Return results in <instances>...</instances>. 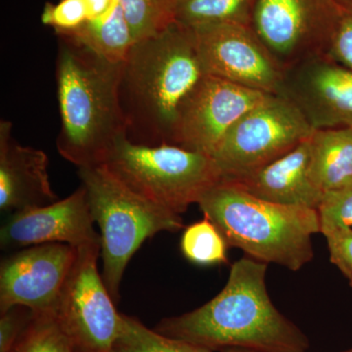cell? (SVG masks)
<instances>
[{"instance_id": "cell-1", "label": "cell", "mask_w": 352, "mask_h": 352, "mask_svg": "<svg viewBox=\"0 0 352 352\" xmlns=\"http://www.w3.org/2000/svg\"><path fill=\"white\" fill-rule=\"evenodd\" d=\"M267 266L249 256L235 261L219 295L193 311L163 319L155 330L214 352H307V335L268 295Z\"/></svg>"}, {"instance_id": "cell-2", "label": "cell", "mask_w": 352, "mask_h": 352, "mask_svg": "<svg viewBox=\"0 0 352 352\" xmlns=\"http://www.w3.org/2000/svg\"><path fill=\"white\" fill-rule=\"evenodd\" d=\"M205 76L191 32L177 22L132 44L120 82L127 138L171 145L180 111Z\"/></svg>"}, {"instance_id": "cell-3", "label": "cell", "mask_w": 352, "mask_h": 352, "mask_svg": "<svg viewBox=\"0 0 352 352\" xmlns=\"http://www.w3.org/2000/svg\"><path fill=\"white\" fill-rule=\"evenodd\" d=\"M58 36L59 154L78 168L103 166L127 124L120 98L122 63H113L68 36Z\"/></svg>"}, {"instance_id": "cell-4", "label": "cell", "mask_w": 352, "mask_h": 352, "mask_svg": "<svg viewBox=\"0 0 352 352\" xmlns=\"http://www.w3.org/2000/svg\"><path fill=\"white\" fill-rule=\"evenodd\" d=\"M198 205L229 247L249 258L292 271L302 270L314 258L312 237L321 233L315 208L261 200L224 179L210 187Z\"/></svg>"}, {"instance_id": "cell-5", "label": "cell", "mask_w": 352, "mask_h": 352, "mask_svg": "<svg viewBox=\"0 0 352 352\" xmlns=\"http://www.w3.org/2000/svg\"><path fill=\"white\" fill-rule=\"evenodd\" d=\"M78 175L100 229L102 276L118 302L124 271L134 254L156 234L182 229V217L132 191L105 166L78 168Z\"/></svg>"}, {"instance_id": "cell-6", "label": "cell", "mask_w": 352, "mask_h": 352, "mask_svg": "<svg viewBox=\"0 0 352 352\" xmlns=\"http://www.w3.org/2000/svg\"><path fill=\"white\" fill-rule=\"evenodd\" d=\"M136 194L175 214L192 204L222 179L212 157L179 146H147L120 139L103 164Z\"/></svg>"}, {"instance_id": "cell-7", "label": "cell", "mask_w": 352, "mask_h": 352, "mask_svg": "<svg viewBox=\"0 0 352 352\" xmlns=\"http://www.w3.org/2000/svg\"><path fill=\"white\" fill-rule=\"evenodd\" d=\"M314 131L295 104L267 94L227 132L212 159L222 179H239L287 154Z\"/></svg>"}, {"instance_id": "cell-8", "label": "cell", "mask_w": 352, "mask_h": 352, "mask_svg": "<svg viewBox=\"0 0 352 352\" xmlns=\"http://www.w3.org/2000/svg\"><path fill=\"white\" fill-rule=\"evenodd\" d=\"M101 245L78 250L52 314L76 352H113L122 330L118 312L98 271Z\"/></svg>"}, {"instance_id": "cell-9", "label": "cell", "mask_w": 352, "mask_h": 352, "mask_svg": "<svg viewBox=\"0 0 352 352\" xmlns=\"http://www.w3.org/2000/svg\"><path fill=\"white\" fill-rule=\"evenodd\" d=\"M340 11L336 0H256L252 27L285 71L329 56Z\"/></svg>"}, {"instance_id": "cell-10", "label": "cell", "mask_w": 352, "mask_h": 352, "mask_svg": "<svg viewBox=\"0 0 352 352\" xmlns=\"http://www.w3.org/2000/svg\"><path fill=\"white\" fill-rule=\"evenodd\" d=\"M188 29L206 75L263 94H281L284 69L252 25L220 24Z\"/></svg>"}, {"instance_id": "cell-11", "label": "cell", "mask_w": 352, "mask_h": 352, "mask_svg": "<svg viewBox=\"0 0 352 352\" xmlns=\"http://www.w3.org/2000/svg\"><path fill=\"white\" fill-rule=\"evenodd\" d=\"M266 95L204 76L180 111L171 145L212 157L227 132Z\"/></svg>"}, {"instance_id": "cell-12", "label": "cell", "mask_w": 352, "mask_h": 352, "mask_svg": "<svg viewBox=\"0 0 352 352\" xmlns=\"http://www.w3.org/2000/svg\"><path fill=\"white\" fill-rule=\"evenodd\" d=\"M78 254L72 245L52 243L25 248L0 266V312L13 307L52 314Z\"/></svg>"}, {"instance_id": "cell-13", "label": "cell", "mask_w": 352, "mask_h": 352, "mask_svg": "<svg viewBox=\"0 0 352 352\" xmlns=\"http://www.w3.org/2000/svg\"><path fill=\"white\" fill-rule=\"evenodd\" d=\"M280 95L314 131L352 126V72L328 55L285 69Z\"/></svg>"}, {"instance_id": "cell-14", "label": "cell", "mask_w": 352, "mask_h": 352, "mask_svg": "<svg viewBox=\"0 0 352 352\" xmlns=\"http://www.w3.org/2000/svg\"><path fill=\"white\" fill-rule=\"evenodd\" d=\"M94 224L87 189L80 184L63 200L11 214L0 230V244L6 250L52 243L76 250L101 245Z\"/></svg>"}, {"instance_id": "cell-15", "label": "cell", "mask_w": 352, "mask_h": 352, "mask_svg": "<svg viewBox=\"0 0 352 352\" xmlns=\"http://www.w3.org/2000/svg\"><path fill=\"white\" fill-rule=\"evenodd\" d=\"M48 157L43 150L19 144L13 124L0 122V210L19 212L58 201L48 175Z\"/></svg>"}, {"instance_id": "cell-16", "label": "cell", "mask_w": 352, "mask_h": 352, "mask_svg": "<svg viewBox=\"0 0 352 352\" xmlns=\"http://www.w3.org/2000/svg\"><path fill=\"white\" fill-rule=\"evenodd\" d=\"M310 138L254 173L226 182L261 200L317 210L323 195L315 186L310 175Z\"/></svg>"}, {"instance_id": "cell-17", "label": "cell", "mask_w": 352, "mask_h": 352, "mask_svg": "<svg viewBox=\"0 0 352 352\" xmlns=\"http://www.w3.org/2000/svg\"><path fill=\"white\" fill-rule=\"evenodd\" d=\"M311 175L322 195L352 183V126L314 131Z\"/></svg>"}, {"instance_id": "cell-18", "label": "cell", "mask_w": 352, "mask_h": 352, "mask_svg": "<svg viewBox=\"0 0 352 352\" xmlns=\"http://www.w3.org/2000/svg\"><path fill=\"white\" fill-rule=\"evenodd\" d=\"M256 0H176L175 22L186 28L220 24L252 25Z\"/></svg>"}, {"instance_id": "cell-19", "label": "cell", "mask_w": 352, "mask_h": 352, "mask_svg": "<svg viewBox=\"0 0 352 352\" xmlns=\"http://www.w3.org/2000/svg\"><path fill=\"white\" fill-rule=\"evenodd\" d=\"M113 352H214L186 340L173 339L122 314V330Z\"/></svg>"}, {"instance_id": "cell-20", "label": "cell", "mask_w": 352, "mask_h": 352, "mask_svg": "<svg viewBox=\"0 0 352 352\" xmlns=\"http://www.w3.org/2000/svg\"><path fill=\"white\" fill-rule=\"evenodd\" d=\"M229 245L212 220L204 217L201 221L187 226L180 240V249L190 263L214 266L228 261Z\"/></svg>"}, {"instance_id": "cell-21", "label": "cell", "mask_w": 352, "mask_h": 352, "mask_svg": "<svg viewBox=\"0 0 352 352\" xmlns=\"http://www.w3.org/2000/svg\"><path fill=\"white\" fill-rule=\"evenodd\" d=\"M134 43L159 34L175 22L176 0H120Z\"/></svg>"}, {"instance_id": "cell-22", "label": "cell", "mask_w": 352, "mask_h": 352, "mask_svg": "<svg viewBox=\"0 0 352 352\" xmlns=\"http://www.w3.org/2000/svg\"><path fill=\"white\" fill-rule=\"evenodd\" d=\"M10 352H76L52 314H34Z\"/></svg>"}, {"instance_id": "cell-23", "label": "cell", "mask_w": 352, "mask_h": 352, "mask_svg": "<svg viewBox=\"0 0 352 352\" xmlns=\"http://www.w3.org/2000/svg\"><path fill=\"white\" fill-rule=\"evenodd\" d=\"M317 212L323 235L339 229L352 228V183L324 194Z\"/></svg>"}, {"instance_id": "cell-24", "label": "cell", "mask_w": 352, "mask_h": 352, "mask_svg": "<svg viewBox=\"0 0 352 352\" xmlns=\"http://www.w3.org/2000/svg\"><path fill=\"white\" fill-rule=\"evenodd\" d=\"M85 0H60L59 3H46L41 21L50 25L57 36H67L78 30L87 21Z\"/></svg>"}, {"instance_id": "cell-25", "label": "cell", "mask_w": 352, "mask_h": 352, "mask_svg": "<svg viewBox=\"0 0 352 352\" xmlns=\"http://www.w3.org/2000/svg\"><path fill=\"white\" fill-rule=\"evenodd\" d=\"M340 8L329 56L352 72V7L340 6Z\"/></svg>"}, {"instance_id": "cell-26", "label": "cell", "mask_w": 352, "mask_h": 352, "mask_svg": "<svg viewBox=\"0 0 352 352\" xmlns=\"http://www.w3.org/2000/svg\"><path fill=\"white\" fill-rule=\"evenodd\" d=\"M34 312L25 307H13L1 312L0 352H10L31 322Z\"/></svg>"}, {"instance_id": "cell-27", "label": "cell", "mask_w": 352, "mask_h": 352, "mask_svg": "<svg viewBox=\"0 0 352 352\" xmlns=\"http://www.w3.org/2000/svg\"><path fill=\"white\" fill-rule=\"evenodd\" d=\"M330 261L339 268L352 287V228L339 229L324 234Z\"/></svg>"}, {"instance_id": "cell-28", "label": "cell", "mask_w": 352, "mask_h": 352, "mask_svg": "<svg viewBox=\"0 0 352 352\" xmlns=\"http://www.w3.org/2000/svg\"><path fill=\"white\" fill-rule=\"evenodd\" d=\"M222 352H252V351H241V349H227V351H224ZM342 352H352V346L351 349H347L346 351Z\"/></svg>"}, {"instance_id": "cell-29", "label": "cell", "mask_w": 352, "mask_h": 352, "mask_svg": "<svg viewBox=\"0 0 352 352\" xmlns=\"http://www.w3.org/2000/svg\"><path fill=\"white\" fill-rule=\"evenodd\" d=\"M344 1L351 2V3H352V0H344Z\"/></svg>"}]
</instances>
